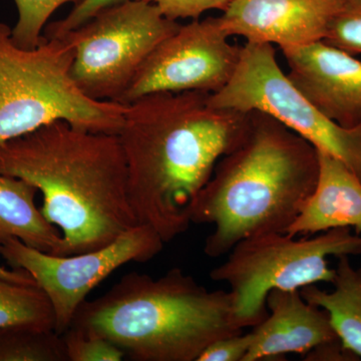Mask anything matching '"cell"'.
<instances>
[{
  "label": "cell",
  "instance_id": "cell-1",
  "mask_svg": "<svg viewBox=\"0 0 361 361\" xmlns=\"http://www.w3.org/2000/svg\"><path fill=\"white\" fill-rule=\"evenodd\" d=\"M210 92H158L127 104L118 137L139 224L165 243L189 229L218 161L243 140L250 111L216 109Z\"/></svg>",
  "mask_w": 361,
  "mask_h": 361
},
{
  "label": "cell",
  "instance_id": "cell-2",
  "mask_svg": "<svg viewBox=\"0 0 361 361\" xmlns=\"http://www.w3.org/2000/svg\"><path fill=\"white\" fill-rule=\"evenodd\" d=\"M0 174L42 192L40 210L63 235L61 256L97 250L139 224L118 135L49 123L0 144Z\"/></svg>",
  "mask_w": 361,
  "mask_h": 361
},
{
  "label": "cell",
  "instance_id": "cell-3",
  "mask_svg": "<svg viewBox=\"0 0 361 361\" xmlns=\"http://www.w3.org/2000/svg\"><path fill=\"white\" fill-rule=\"evenodd\" d=\"M319 174L318 149L267 114L250 111L243 140L216 164L195 202L192 224L213 225L204 253L227 255L241 240L286 233Z\"/></svg>",
  "mask_w": 361,
  "mask_h": 361
},
{
  "label": "cell",
  "instance_id": "cell-4",
  "mask_svg": "<svg viewBox=\"0 0 361 361\" xmlns=\"http://www.w3.org/2000/svg\"><path fill=\"white\" fill-rule=\"evenodd\" d=\"M70 327L104 337L135 361H197L214 341L244 331L230 291L208 290L173 268L133 272L80 304Z\"/></svg>",
  "mask_w": 361,
  "mask_h": 361
},
{
  "label": "cell",
  "instance_id": "cell-5",
  "mask_svg": "<svg viewBox=\"0 0 361 361\" xmlns=\"http://www.w3.org/2000/svg\"><path fill=\"white\" fill-rule=\"evenodd\" d=\"M73 45L45 37L25 49L0 23V144L63 121L97 133L118 135L127 104L94 101L71 77Z\"/></svg>",
  "mask_w": 361,
  "mask_h": 361
},
{
  "label": "cell",
  "instance_id": "cell-6",
  "mask_svg": "<svg viewBox=\"0 0 361 361\" xmlns=\"http://www.w3.org/2000/svg\"><path fill=\"white\" fill-rule=\"evenodd\" d=\"M210 278L229 286L233 306L243 329L255 327L268 315L267 296L274 289L300 290L307 285L332 283L336 269L329 256L361 255V236L336 228L313 238L268 233L238 242Z\"/></svg>",
  "mask_w": 361,
  "mask_h": 361
},
{
  "label": "cell",
  "instance_id": "cell-7",
  "mask_svg": "<svg viewBox=\"0 0 361 361\" xmlns=\"http://www.w3.org/2000/svg\"><path fill=\"white\" fill-rule=\"evenodd\" d=\"M180 26L142 0L106 7L61 37L75 49L71 77L90 99L120 103L149 54Z\"/></svg>",
  "mask_w": 361,
  "mask_h": 361
},
{
  "label": "cell",
  "instance_id": "cell-8",
  "mask_svg": "<svg viewBox=\"0 0 361 361\" xmlns=\"http://www.w3.org/2000/svg\"><path fill=\"white\" fill-rule=\"evenodd\" d=\"M211 106L249 113L262 111L301 135L318 151L341 160L361 180V126L345 129L326 118L294 87L270 44L247 42L234 75Z\"/></svg>",
  "mask_w": 361,
  "mask_h": 361
},
{
  "label": "cell",
  "instance_id": "cell-9",
  "mask_svg": "<svg viewBox=\"0 0 361 361\" xmlns=\"http://www.w3.org/2000/svg\"><path fill=\"white\" fill-rule=\"evenodd\" d=\"M164 244L155 230L137 224L109 245L85 253L54 255L11 238L0 243V255L13 269L30 273L44 292L54 310V331L61 336L92 289L121 266L155 258Z\"/></svg>",
  "mask_w": 361,
  "mask_h": 361
},
{
  "label": "cell",
  "instance_id": "cell-10",
  "mask_svg": "<svg viewBox=\"0 0 361 361\" xmlns=\"http://www.w3.org/2000/svg\"><path fill=\"white\" fill-rule=\"evenodd\" d=\"M228 39L219 18L180 25L149 54L120 104L158 92H220L241 58L242 47Z\"/></svg>",
  "mask_w": 361,
  "mask_h": 361
},
{
  "label": "cell",
  "instance_id": "cell-11",
  "mask_svg": "<svg viewBox=\"0 0 361 361\" xmlns=\"http://www.w3.org/2000/svg\"><path fill=\"white\" fill-rule=\"evenodd\" d=\"M281 51L289 80L318 111L345 129L360 127V61L324 42Z\"/></svg>",
  "mask_w": 361,
  "mask_h": 361
},
{
  "label": "cell",
  "instance_id": "cell-12",
  "mask_svg": "<svg viewBox=\"0 0 361 361\" xmlns=\"http://www.w3.org/2000/svg\"><path fill=\"white\" fill-rule=\"evenodd\" d=\"M346 0H231L220 16L228 37L280 49L322 42Z\"/></svg>",
  "mask_w": 361,
  "mask_h": 361
},
{
  "label": "cell",
  "instance_id": "cell-13",
  "mask_svg": "<svg viewBox=\"0 0 361 361\" xmlns=\"http://www.w3.org/2000/svg\"><path fill=\"white\" fill-rule=\"evenodd\" d=\"M267 308V317L251 331L253 341L244 361L287 353L307 355L318 346L339 341L326 311L307 302L300 290L270 291Z\"/></svg>",
  "mask_w": 361,
  "mask_h": 361
},
{
  "label": "cell",
  "instance_id": "cell-14",
  "mask_svg": "<svg viewBox=\"0 0 361 361\" xmlns=\"http://www.w3.org/2000/svg\"><path fill=\"white\" fill-rule=\"evenodd\" d=\"M319 174L313 193L286 231L311 235L336 228L361 233V180L341 160L318 151Z\"/></svg>",
  "mask_w": 361,
  "mask_h": 361
},
{
  "label": "cell",
  "instance_id": "cell-15",
  "mask_svg": "<svg viewBox=\"0 0 361 361\" xmlns=\"http://www.w3.org/2000/svg\"><path fill=\"white\" fill-rule=\"evenodd\" d=\"M37 192L25 180L0 174V243L16 238L37 250L61 256L63 235L37 208Z\"/></svg>",
  "mask_w": 361,
  "mask_h": 361
},
{
  "label": "cell",
  "instance_id": "cell-16",
  "mask_svg": "<svg viewBox=\"0 0 361 361\" xmlns=\"http://www.w3.org/2000/svg\"><path fill=\"white\" fill-rule=\"evenodd\" d=\"M331 284L332 291L311 284L300 293L307 302L326 311L341 345L361 357V267H353L349 256H341Z\"/></svg>",
  "mask_w": 361,
  "mask_h": 361
},
{
  "label": "cell",
  "instance_id": "cell-17",
  "mask_svg": "<svg viewBox=\"0 0 361 361\" xmlns=\"http://www.w3.org/2000/svg\"><path fill=\"white\" fill-rule=\"evenodd\" d=\"M8 326L54 330L51 304L37 284L0 278V329Z\"/></svg>",
  "mask_w": 361,
  "mask_h": 361
},
{
  "label": "cell",
  "instance_id": "cell-18",
  "mask_svg": "<svg viewBox=\"0 0 361 361\" xmlns=\"http://www.w3.org/2000/svg\"><path fill=\"white\" fill-rule=\"evenodd\" d=\"M0 361H68L63 336L54 329H0Z\"/></svg>",
  "mask_w": 361,
  "mask_h": 361
},
{
  "label": "cell",
  "instance_id": "cell-19",
  "mask_svg": "<svg viewBox=\"0 0 361 361\" xmlns=\"http://www.w3.org/2000/svg\"><path fill=\"white\" fill-rule=\"evenodd\" d=\"M82 0H14L18 11V20L11 30V39L21 49H33L44 39V30L47 20L66 4H78Z\"/></svg>",
  "mask_w": 361,
  "mask_h": 361
},
{
  "label": "cell",
  "instance_id": "cell-20",
  "mask_svg": "<svg viewBox=\"0 0 361 361\" xmlns=\"http://www.w3.org/2000/svg\"><path fill=\"white\" fill-rule=\"evenodd\" d=\"M68 361H122V349L104 337L68 327L61 334Z\"/></svg>",
  "mask_w": 361,
  "mask_h": 361
},
{
  "label": "cell",
  "instance_id": "cell-21",
  "mask_svg": "<svg viewBox=\"0 0 361 361\" xmlns=\"http://www.w3.org/2000/svg\"><path fill=\"white\" fill-rule=\"evenodd\" d=\"M322 42L351 56L361 54V0H346Z\"/></svg>",
  "mask_w": 361,
  "mask_h": 361
},
{
  "label": "cell",
  "instance_id": "cell-22",
  "mask_svg": "<svg viewBox=\"0 0 361 361\" xmlns=\"http://www.w3.org/2000/svg\"><path fill=\"white\" fill-rule=\"evenodd\" d=\"M123 1L126 0H82L80 4H75L73 11L65 18L54 21L45 26L44 37L49 39L63 37L66 33L84 25L85 21L89 20L99 11Z\"/></svg>",
  "mask_w": 361,
  "mask_h": 361
},
{
  "label": "cell",
  "instance_id": "cell-23",
  "mask_svg": "<svg viewBox=\"0 0 361 361\" xmlns=\"http://www.w3.org/2000/svg\"><path fill=\"white\" fill-rule=\"evenodd\" d=\"M155 4L161 13L169 18L177 21L180 18H199L211 9L225 11L231 0H142Z\"/></svg>",
  "mask_w": 361,
  "mask_h": 361
},
{
  "label": "cell",
  "instance_id": "cell-24",
  "mask_svg": "<svg viewBox=\"0 0 361 361\" xmlns=\"http://www.w3.org/2000/svg\"><path fill=\"white\" fill-rule=\"evenodd\" d=\"M252 341L251 331L223 337L211 343L197 361H244Z\"/></svg>",
  "mask_w": 361,
  "mask_h": 361
},
{
  "label": "cell",
  "instance_id": "cell-25",
  "mask_svg": "<svg viewBox=\"0 0 361 361\" xmlns=\"http://www.w3.org/2000/svg\"><path fill=\"white\" fill-rule=\"evenodd\" d=\"M0 278L8 281L16 282L21 284H37L35 279L30 276V273L21 269H6L4 266L0 265Z\"/></svg>",
  "mask_w": 361,
  "mask_h": 361
}]
</instances>
